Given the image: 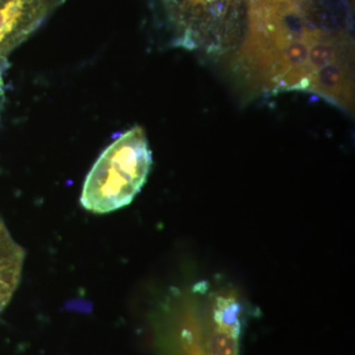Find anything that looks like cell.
<instances>
[{"label": "cell", "instance_id": "6da1fadb", "mask_svg": "<svg viewBox=\"0 0 355 355\" xmlns=\"http://www.w3.org/2000/svg\"><path fill=\"white\" fill-rule=\"evenodd\" d=\"M153 166V153L144 128L123 132L96 161L84 182L80 202L94 214L127 207L137 197Z\"/></svg>", "mask_w": 355, "mask_h": 355}, {"label": "cell", "instance_id": "7a4b0ae2", "mask_svg": "<svg viewBox=\"0 0 355 355\" xmlns=\"http://www.w3.org/2000/svg\"><path fill=\"white\" fill-rule=\"evenodd\" d=\"M178 324L180 355H239L241 301L227 289L198 286Z\"/></svg>", "mask_w": 355, "mask_h": 355}, {"label": "cell", "instance_id": "3957f363", "mask_svg": "<svg viewBox=\"0 0 355 355\" xmlns=\"http://www.w3.org/2000/svg\"><path fill=\"white\" fill-rule=\"evenodd\" d=\"M352 58H340L322 67L308 81L307 92L321 96L338 108L354 109V86Z\"/></svg>", "mask_w": 355, "mask_h": 355}, {"label": "cell", "instance_id": "277c9868", "mask_svg": "<svg viewBox=\"0 0 355 355\" xmlns=\"http://www.w3.org/2000/svg\"><path fill=\"white\" fill-rule=\"evenodd\" d=\"M25 252L0 220V312L6 307L19 284Z\"/></svg>", "mask_w": 355, "mask_h": 355}, {"label": "cell", "instance_id": "5b68a950", "mask_svg": "<svg viewBox=\"0 0 355 355\" xmlns=\"http://www.w3.org/2000/svg\"><path fill=\"white\" fill-rule=\"evenodd\" d=\"M28 4L29 0H0V58L32 29L25 23Z\"/></svg>", "mask_w": 355, "mask_h": 355}, {"label": "cell", "instance_id": "8992f818", "mask_svg": "<svg viewBox=\"0 0 355 355\" xmlns=\"http://www.w3.org/2000/svg\"><path fill=\"white\" fill-rule=\"evenodd\" d=\"M186 3L191 6H207V4L214 3V2L220 1V0H184Z\"/></svg>", "mask_w": 355, "mask_h": 355}]
</instances>
